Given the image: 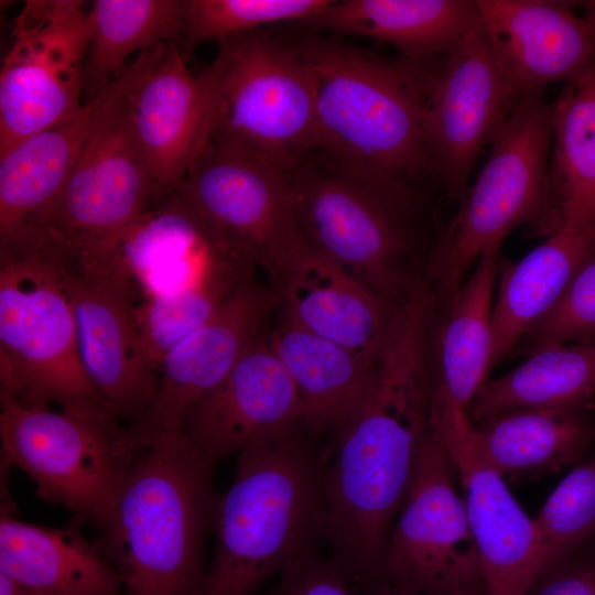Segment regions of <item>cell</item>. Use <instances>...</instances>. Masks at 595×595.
<instances>
[{"mask_svg": "<svg viewBox=\"0 0 595 595\" xmlns=\"http://www.w3.org/2000/svg\"><path fill=\"white\" fill-rule=\"evenodd\" d=\"M241 282L217 281L177 294L143 298L136 314L150 365L159 372L164 357L199 327Z\"/></svg>", "mask_w": 595, "mask_h": 595, "instance_id": "cell-35", "label": "cell"}, {"mask_svg": "<svg viewBox=\"0 0 595 595\" xmlns=\"http://www.w3.org/2000/svg\"><path fill=\"white\" fill-rule=\"evenodd\" d=\"M431 429L428 403L372 385L358 413L333 435L324 478L325 540L355 594L374 595L385 585L389 537Z\"/></svg>", "mask_w": 595, "mask_h": 595, "instance_id": "cell-4", "label": "cell"}, {"mask_svg": "<svg viewBox=\"0 0 595 595\" xmlns=\"http://www.w3.org/2000/svg\"><path fill=\"white\" fill-rule=\"evenodd\" d=\"M0 595H42L0 572Z\"/></svg>", "mask_w": 595, "mask_h": 595, "instance_id": "cell-40", "label": "cell"}, {"mask_svg": "<svg viewBox=\"0 0 595 595\" xmlns=\"http://www.w3.org/2000/svg\"><path fill=\"white\" fill-rule=\"evenodd\" d=\"M89 9L79 0H29L17 15L0 71V154L85 105Z\"/></svg>", "mask_w": 595, "mask_h": 595, "instance_id": "cell-12", "label": "cell"}, {"mask_svg": "<svg viewBox=\"0 0 595 595\" xmlns=\"http://www.w3.org/2000/svg\"><path fill=\"white\" fill-rule=\"evenodd\" d=\"M262 269L269 274L284 316L372 360L407 301L386 299L295 231Z\"/></svg>", "mask_w": 595, "mask_h": 595, "instance_id": "cell-18", "label": "cell"}, {"mask_svg": "<svg viewBox=\"0 0 595 595\" xmlns=\"http://www.w3.org/2000/svg\"><path fill=\"white\" fill-rule=\"evenodd\" d=\"M47 249L71 301L86 377L118 420L140 423L159 387L137 324L140 291L109 252L73 255L53 244Z\"/></svg>", "mask_w": 595, "mask_h": 595, "instance_id": "cell-11", "label": "cell"}, {"mask_svg": "<svg viewBox=\"0 0 595 595\" xmlns=\"http://www.w3.org/2000/svg\"><path fill=\"white\" fill-rule=\"evenodd\" d=\"M515 104L494 62L482 23L440 56L426 113L433 178L459 202L486 145Z\"/></svg>", "mask_w": 595, "mask_h": 595, "instance_id": "cell-15", "label": "cell"}, {"mask_svg": "<svg viewBox=\"0 0 595 595\" xmlns=\"http://www.w3.org/2000/svg\"><path fill=\"white\" fill-rule=\"evenodd\" d=\"M186 62L178 43L159 45L127 95L130 128L161 197L178 186L208 140L202 89Z\"/></svg>", "mask_w": 595, "mask_h": 595, "instance_id": "cell-22", "label": "cell"}, {"mask_svg": "<svg viewBox=\"0 0 595 595\" xmlns=\"http://www.w3.org/2000/svg\"><path fill=\"white\" fill-rule=\"evenodd\" d=\"M594 253L595 221H563L518 262L504 267L493 305L491 368L552 310Z\"/></svg>", "mask_w": 595, "mask_h": 595, "instance_id": "cell-27", "label": "cell"}, {"mask_svg": "<svg viewBox=\"0 0 595 595\" xmlns=\"http://www.w3.org/2000/svg\"><path fill=\"white\" fill-rule=\"evenodd\" d=\"M499 251L485 253L455 300L435 305L432 332L435 405L468 415V409L493 370V305Z\"/></svg>", "mask_w": 595, "mask_h": 595, "instance_id": "cell-26", "label": "cell"}, {"mask_svg": "<svg viewBox=\"0 0 595 595\" xmlns=\"http://www.w3.org/2000/svg\"><path fill=\"white\" fill-rule=\"evenodd\" d=\"M526 595H595V552L583 550L553 566Z\"/></svg>", "mask_w": 595, "mask_h": 595, "instance_id": "cell-38", "label": "cell"}, {"mask_svg": "<svg viewBox=\"0 0 595 595\" xmlns=\"http://www.w3.org/2000/svg\"><path fill=\"white\" fill-rule=\"evenodd\" d=\"M455 421H469V420H455ZM455 421H453V422H455ZM448 423H452V422H448ZM448 423H446V424H448ZM444 425H445V424H444ZM444 425H443V426H444ZM443 426H442V428H443ZM442 428H441V429H442ZM441 429H440V430H441ZM439 432H440V431H439ZM439 432H437V433H439Z\"/></svg>", "mask_w": 595, "mask_h": 595, "instance_id": "cell-43", "label": "cell"}, {"mask_svg": "<svg viewBox=\"0 0 595 595\" xmlns=\"http://www.w3.org/2000/svg\"><path fill=\"white\" fill-rule=\"evenodd\" d=\"M374 595H419L415 592L408 589L405 587L385 584L376 591Z\"/></svg>", "mask_w": 595, "mask_h": 595, "instance_id": "cell-41", "label": "cell"}, {"mask_svg": "<svg viewBox=\"0 0 595 595\" xmlns=\"http://www.w3.org/2000/svg\"><path fill=\"white\" fill-rule=\"evenodd\" d=\"M74 517L44 527L0 516V572L42 595H122V577Z\"/></svg>", "mask_w": 595, "mask_h": 595, "instance_id": "cell-24", "label": "cell"}, {"mask_svg": "<svg viewBox=\"0 0 595 595\" xmlns=\"http://www.w3.org/2000/svg\"><path fill=\"white\" fill-rule=\"evenodd\" d=\"M158 46L137 55L108 86L71 177L39 230L66 250L104 244L163 198L132 134L127 109L128 91Z\"/></svg>", "mask_w": 595, "mask_h": 595, "instance_id": "cell-10", "label": "cell"}, {"mask_svg": "<svg viewBox=\"0 0 595 595\" xmlns=\"http://www.w3.org/2000/svg\"><path fill=\"white\" fill-rule=\"evenodd\" d=\"M258 595H355L328 555L318 550L286 564Z\"/></svg>", "mask_w": 595, "mask_h": 595, "instance_id": "cell-37", "label": "cell"}, {"mask_svg": "<svg viewBox=\"0 0 595 595\" xmlns=\"http://www.w3.org/2000/svg\"><path fill=\"white\" fill-rule=\"evenodd\" d=\"M303 424L238 454L219 496L214 552L201 595H258L290 562L325 540L329 446Z\"/></svg>", "mask_w": 595, "mask_h": 595, "instance_id": "cell-2", "label": "cell"}, {"mask_svg": "<svg viewBox=\"0 0 595 595\" xmlns=\"http://www.w3.org/2000/svg\"><path fill=\"white\" fill-rule=\"evenodd\" d=\"M303 424L294 386L269 335L260 333L230 372L195 405L181 432L216 465Z\"/></svg>", "mask_w": 595, "mask_h": 595, "instance_id": "cell-20", "label": "cell"}, {"mask_svg": "<svg viewBox=\"0 0 595 595\" xmlns=\"http://www.w3.org/2000/svg\"><path fill=\"white\" fill-rule=\"evenodd\" d=\"M269 338L294 386L304 424L321 437L333 436L367 400L377 359L310 333L283 314Z\"/></svg>", "mask_w": 595, "mask_h": 595, "instance_id": "cell-25", "label": "cell"}, {"mask_svg": "<svg viewBox=\"0 0 595 595\" xmlns=\"http://www.w3.org/2000/svg\"><path fill=\"white\" fill-rule=\"evenodd\" d=\"M118 421L111 413L29 405L0 392L1 462L24 472L39 499L98 529L125 468L117 453Z\"/></svg>", "mask_w": 595, "mask_h": 595, "instance_id": "cell-9", "label": "cell"}, {"mask_svg": "<svg viewBox=\"0 0 595 595\" xmlns=\"http://www.w3.org/2000/svg\"><path fill=\"white\" fill-rule=\"evenodd\" d=\"M0 392L29 405L111 413L83 370L71 301L41 234L0 244Z\"/></svg>", "mask_w": 595, "mask_h": 595, "instance_id": "cell-8", "label": "cell"}, {"mask_svg": "<svg viewBox=\"0 0 595 595\" xmlns=\"http://www.w3.org/2000/svg\"><path fill=\"white\" fill-rule=\"evenodd\" d=\"M215 466L177 431L156 436L123 468L96 543L125 595H201L220 496Z\"/></svg>", "mask_w": 595, "mask_h": 595, "instance_id": "cell-3", "label": "cell"}, {"mask_svg": "<svg viewBox=\"0 0 595 595\" xmlns=\"http://www.w3.org/2000/svg\"><path fill=\"white\" fill-rule=\"evenodd\" d=\"M551 142V105L542 93L520 99L456 214L434 236L425 277L440 310L455 300L477 261L499 251L513 229L530 224L549 236L561 226L550 180Z\"/></svg>", "mask_w": 595, "mask_h": 595, "instance_id": "cell-5", "label": "cell"}, {"mask_svg": "<svg viewBox=\"0 0 595 595\" xmlns=\"http://www.w3.org/2000/svg\"><path fill=\"white\" fill-rule=\"evenodd\" d=\"M534 522L545 572L584 550L595 537V455L577 463L559 483Z\"/></svg>", "mask_w": 595, "mask_h": 595, "instance_id": "cell-34", "label": "cell"}, {"mask_svg": "<svg viewBox=\"0 0 595 595\" xmlns=\"http://www.w3.org/2000/svg\"><path fill=\"white\" fill-rule=\"evenodd\" d=\"M456 474L439 435L423 437L415 476L387 544L385 584L419 595H452L482 573Z\"/></svg>", "mask_w": 595, "mask_h": 595, "instance_id": "cell-13", "label": "cell"}, {"mask_svg": "<svg viewBox=\"0 0 595 595\" xmlns=\"http://www.w3.org/2000/svg\"><path fill=\"white\" fill-rule=\"evenodd\" d=\"M188 0H96L90 4L83 97L99 96L140 53L178 43Z\"/></svg>", "mask_w": 595, "mask_h": 595, "instance_id": "cell-31", "label": "cell"}, {"mask_svg": "<svg viewBox=\"0 0 595 595\" xmlns=\"http://www.w3.org/2000/svg\"><path fill=\"white\" fill-rule=\"evenodd\" d=\"M331 0H188L178 47L187 61L201 43L258 31L279 22L301 23L324 10Z\"/></svg>", "mask_w": 595, "mask_h": 595, "instance_id": "cell-33", "label": "cell"}, {"mask_svg": "<svg viewBox=\"0 0 595 595\" xmlns=\"http://www.w3.org/2000/svg\"><path fill=\"white\" fill-rule=\"evenodd\" d=\"M472 453L502 477H537L581 462L595 442L589 412L519 409L469 426Z\"/></svg>", "mask_w": 595, "mask_h": 595, "instance_id": "cell-28", "label": "cell"}, {"mask_svg": "<svg viewBox=\"0 0 595 595\" xmlns=\"http://www.w3.org/2000/svg\"><path fill=\"white\" fill-rule=\"evenodd\" d=\"M583 8L585 10V17L595 22V0L583 2Z\"/></svg>", "mask_w": 595, "mask_h": 595, "instance_id": "cell-42", "label": "cell"}, {"mask_svg": "<svg viewBox=\"0 0 595 595\" xmlns=\"http://www.w3.org/2000/svg\"><path fill=\"white\" fill-rule=\"evenodd\" d=\"M480 23L510 99L543 91L595 68V22L552 0H476Z\"/></svg>", "mask_w": 595, "mask_h": 595, "instance_id": "cell-19", "label": "cell"}, {"mask_svg": "<svg viewBox=\"0 0 595 595\" xmlns=\"http://www.w3.org/2000/svg\"><path fill=\"white\" fill-rule=\"evenodd\" d=\"M534 348L595 342V253L575 273L552 310L524 336Z\"/></svg>", "mask_w": 595, "mask_h": 595, "instance_id": "cell-36", "label": "cell"}, {"mask_svg": "<svg viewBox=\"0 0 595 595\" xmlns=\"http://www.w3.org/2000/svg\"><path fill=\"white\" fill-rule=\"evenodd\" d=\"M452 595H487L483 573L463 580L454 588Z\"/></svg>", "mask_w": 595, "mask_h": 595, "instance_id": "cell-39", "label": "cell"}, {"mask_svg": "<svg viewBox=\"0 0 595 595\" xmlns=\"http://www.w3.org/2000/svg\"><path fill=\"white\" fill-rule=\"evenodd\" d=\"M468 428L442 440L458 479L487 595H526L545 572L534 518L513 497L504 477L468 448Z\"/></svg>", "mask_w": 595, "mask_h": 595, "instance_id": "cell-21", "label": "cell"}, {"mask_svg": "<svg viewBox=\"0 0 595 595\" xmlns=\"http://www.w3.org/2000/svg\"><path fill=\"white\" fill-rule=\"evenodd\" d=\"M301 24L366 36L394 46L404 58L447 53L480 24L476 0L332 1Z\"/></svg>", "mask_w": 595, "mask_h": 595, "instance_id": "cell-29", "label": "cell"}, {"mask_svg": "<svg viewBox=\"0 0 595 595\" xmlns=\"http://www.w3.org/2000/svg\"><path fill=\"white\" fill-rule=\"evenodd\" d=\"M416 213V191L357 176L325 156L310 155L291 172L295 234L396 303L426 282Z\"/></svg>", "mask_w": 595, "mask_h": 595, "instance_id": "cell-6", "label": "cell"}, {"mask_svg": "<svg viewBox=\"0 0 595 595\" xmlns=\"http://www.w3.org/2000/svg\"><path fill=\"white\" fill-rule=\"evenodd\" d=\"M296 47L315 75L317 150L325 158L402 190L433 178L425 121L440 56L392 61L317 36Z\"/></svg>", "mask_w": 595, "mask_h": 595, "instance_id": "cell-1", "label": "cell"}, {"mask_svg": "<svg viewBox=\"0 0 595 595\" xmlns=\"http://www.w3.org/2000/svg\"><path fill=\"white\" fill-rule=\"evenodd\" d=\"M550 180L563 221H595V68L551 105Z\"/></svg>", "mask_w": 595, "mask_h": 595, "instance_id": "cell-32", "label": "cell"}, {"mask_svg": "<svg viewBox=\"0 0 595 595\" xmlns=\"http://www.w3.org/2000/svg\"><path fill=\"white\" fill-rule=\"evenodd\" d=\"M277 305L273 289L251 275L164 357L149 413L140 423L121 429L117 452L123 465L156 436L181 431L195 405L230 372L260 335L264 320Z\"/></svg>", "mask_w": 595, "mask_h": 595, "instance_id": "cell-14", "label": "cell"}, {"mask_svg": "<svg viewBox=\"0 0 595 595\" xmlns=\"http://www.w3.org/2000/svg\"><path fill=\"white\" fill-rule=\"evenodd\" d=\"M95 248L116 256L142 299L177 294L217 281L241 282L257 268L177 190Z\"/></svg>", "mask_w": 595, "mask_h": 595, "instance_id": "cell-17", "label": "cell"}, {"mask_svg": "<svg viewBox=\"0 0 595 595\" xmlns=\"http://www.w3.org/2000/svg\"><path fill=\"white\" fill-rule=\"evenodd\" d=\"M197 78L207 141L288 172L317 150L316 79L296 45L262 30L231 35Z\"/></svg>", "mask_w": 595, "mask_h": 595, "instance_id": "cell-7", "label": "cell"}, {"mask_svg": "<svg viewBox=\"0 0 595 595\" xmlns=\"http://www.w3.org/2000/svg\"><path fill=\"white\" fill-rule=\"evenodd\" d=\"M595 405V342L547 344L512 370L487 380L468 409L470 422L519 409L589 412Z\"/></svg>", "mask_w": 595, "mask_h": 595, "instance_id": "cell-30", "label": "cell"}, {"mask_svg": "<svg viewBox=\"0 0 595 595\" xmlns=\"http://www.w3.org/2000/svg\"><path fill=\"white\" fill-rule=\"evenodd\" d=\"M257 267L293 235L291 172L207 141L175 188Z\"/></svg>", "mask_w": 595, "mask_h": 595, "instance_id": "cell-16", "label": "cell"}, {"mask_svg": "<svg viewBox=\"0 0 595 595\" xmlns=\"http://www.w3.org/2000/svg\"><path fill=\"white\" fill-rule=\"evenodd\" d=\"M107 88L75 116L0 154V241L41 230L106 102Z\"/></svg>", "mask_w": 595, "mask_h": 595, "instance_id": "cell-23", "label": "cell"}]
</instances>
